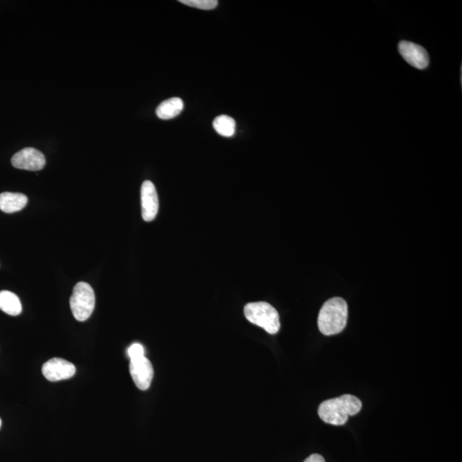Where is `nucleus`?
Returning <instances> with one entry per match:
<instances>
[{
  "instance_id": "17",
  "label": "nucleus",
  "mask_w": 462,
  "mask_h": 462,
  "mask_svg": "<svg viewBox=\"0 0 462 462\" xmlns=\"http://www.w3.org/2000/svg\"><path fill=\"white\" fill-rule=\"evenodd\" d=\"M1 424H2V422H1V420H0V428H1Z\"/></svg>"
},
{
  "instance_id": "1",
  "label": "nucleus",
  "mask_w": 462,
  "mask_h": 462,
  "mask_svg": "<svg viewBox=\"0 0 462 462\" xmlns=\"http://www.w3.org/2000/svg\"><path fill=\"white\" fill-rule=\"evenodd\" d=\"M362 402L352 394H343L323 402L319 406V418L326 424L343 425L349 416H357L361 410Z\"/></svg>"
},
{
  "instance_id": "10",
  "label": "nucleus",
  "mask_w": 462,
  "mask_h": 462,
  "mask_svg": "<svg viewBox=\"0 0 462 462\" xmlns=\"http://www.w3.org/2000/svg\"><path fill=\"white\" fill-rule=\"evenodd\" d=\"M27 198L20 193L5 192L0 193V210L6 213H13L23 210L26 207Z\"/></svg>"
},
{
  "instance_id": "6",
  "label": "nucleus",
  "mask_w": 462,
  "mask_h": 462,
  "mask_svg": "<svg viewBox=\"0 0 462 462\" xmlns=\"http://www.w3.org/2000/svg\"><path fill=\"white\" fill-rule=\"evenodd\" d=\"M42 373L51 382L66 380L76 373V366L64 359L53 358L43 365Z\"/></svg>"
},
{
  "instance_id": "3",
  "label": "nucleus",
  "mask_w": 462,
  "mask_h": 462,
  "mask_svg": "<svg viewBox=\"0 0 462 462\" xmlns=\"http://www.w3.org/2000/svg\"><path fill=\"white\" fill-rule=\"evenodd\" d=\"M245 317L252 323L262 328L267 333H278L281 323L278 311L271 304L259 302L247 304L244 307Z\"/></svg>"
},
{
  "instance_id": "7",
  "label": "nucleus",
  "mask_w": 462,
  "mask_h": 462,
  "mask_svg": "<svg viewBox=\"0 0 462 462\" xmlns=\"http://www.w3.org/2000/svg\"><path fill=\"white\" fill-rule=\"evenodd\" d=\"M129 373L138 389L147 390L153 378V367L148 358L133 359L129 363Z\"/></svg>"
},
{
  "instance_id": "12",
  "label": "nucleus",
  "mask_w": 462,
  "mask_h": 462,
  "mask_svg": "<svg viewBox=\"0 0 462 462\" xmlns=\"http://www.w3.org/2000/svg\"><path fill=\"white\" fill-rule=\"evenodd\" d=\"M0 310L11 316L21 314L23 307L18 296L11 291H0Z\"/></svg>"
},
{
  "instance_id": "16",
  "label": "nucleus",
  "mask_w": 462,
  "mask_h": 462,
  "mask_svg": "<svg viewBox=\"0 0 462 462\" xmlns=\"http://www.w3.org/2000/svg\"><path fill=\"white\" fill-rule=\"evenodd\" d=\"M303 462H326L325 458L319 454H313L309 457H307Z\"/></svg>"
},
{
  "instance_id": "9",
  "label": "nucleus",
  "mask_w": 462,
  "mask_h": 462,
  "mask_svg": "<svg viewBox=\"0 0 462 462\" xmlns=\"http://www.w3.org/2000/svg\"><path fill=\"white\" fill-rule=\"evenodd\" d=\"M141 213L146 222H152L159 212V197L155 186L150 181H145L141 186Z\"/></svg>"
},
{
  "instance_id": "14",
  "label": "nucleus",
  "mask_w": 462,
  "mask_h": 462,
  "mask_svg": "<svg viewBox=\"0 0 462 462\" xmlns=\"http://www.w3.org/2000/svg\"><path fill=\"white\" fill-rule=\"evenodd\" d=\"M179 2L184 5L207 11L215 9L219 5V2L216 0H180Z\"/></svg>"
},
{
  "instance_id": "4",
  "label": "nucleus",
  "mask_w": 462,
  "mask_h": 462,
  "mask_svg": "<svg viewBox=\"0 0 462 462\" xmlns=\"http://www.w3.org/2000/svg\"><path fill=\"white\" fill-rule=\"evenodd\" d=\"M70 309L75 319L84 322L90 318L96 307V295L89 283H77L70 300Z\"/></svg>"
},
{
  "instance_id": "11",
  "label": "nucleus",
  "mask_w": 462,
  "mask_h": 462,
  "mask_svg": "<svg viewBox=\"0 0 462 462\" xmlns=\"http://www.w3.org/2000/svg\"><path fill=\"white\" fill-rule=\"evenodd\" d=\"M184 110V102L180 98H172L158 106L157 116L163 120H172L179 115Z\"/></svg>"
},
{
  "instance_id": "2",
  "label": "nucleus",
  "mask_w": 462,
  "mask_h": 462,
  "mask_svg": "<svg viewBox=\"0 0 462 462\" xmlns=\"http://www.w3.org/2000/svg\"><path fill=\"white\" fill-rule=\"evenodd\" d=\"M347 304L345 300L334 297L323 304L318 318V326L323 335H337L345 329L347 321Z\"/></svg>"
},
{
  "instance_id": "5",
  "label": "nucleus",
  "mask_w": 462,
  "mask_h": 462,
  "mask_svg": "<svg viewBox=\"0 0 462 462\" xmlns=\"http://www.w3.org/2000/svg\"><path fill=\"white\" fill-rule=\"evenodd\" d=\"M13 167L26 171H41L46 165V158L39 150L26 148L15 153L11 159Z\"/></svg>"
},
{
  "instance_id": "8",
  "label": "nucleus",
  "mask_w": 462,
  "mask_h": 462,
  "mask_svg": "<svg viewBox=\"0 0 462 462\" xmlns=\"http://www.w3.org/2000/svg\"><path fill=\"white\" fill-rule=\"evenodd\" d=\"M399 53L410 65L418 70L428 68L430 63L428 51L420 45L410 41H401L398 46Z\"/></svg>"
},
{
  "instance_id": "15",
  "label": "nucleus",
  "mask_w": 462,
  "mask_h": 462,
  "mask_svg": "<svg viewBox=\"0 0 462 462\" xmlns=\"http://www.w3.org/2000/svg\"><path fill=\"white\" fill-rule=\"evenodd\" d=\"M144 347L140 343H134L129 347L128 355L130 361L145 357Z\"/></svg>"
},
{
  "instance_id": "13",
  "label": "nucleus",
  "mask_w": 462,
  "mask_h": 462,
  "mask_svg": "<svg viewBox=\"0 0 462 462\" xmlns=\"http://www.w3.org/2000/svg\"><path fill=\"white\" fill-rule=\"evenodd\" d=\"M213 128L220 136L231 137L234 136L236 132V122L231 117L221 115L215 118L213 122Z\"/></svg>"
}]
</instances>
